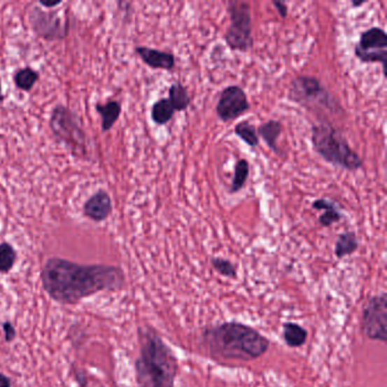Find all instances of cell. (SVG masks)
I'll return each mask as SVG.
<instances>
[{
  "instance_id": "7402d4cb",
  "label": "cell",
  "mask_w": 387,
  "mask_h": 387,
  "mask_svg": "<svg viewBox=\"0 0 387 387\" xmlns=\"http://www.w3.org/2000/svg\"><path fill=\"white\" fill-rule=\"evenodd\" d=\"M235 135L248 144L251 149H255L259 146V136L253 124L250 123L249 120H241L235 125Z\"/></svg>"
},
{
  "instance_id": "ba28073f",
  "label": "cell",
  "mask_w": 387,
  "mask_h": 387,
  "mask_svg": "<svg viewBox=\"0 0 387 387\" xmlns=\"http://www.w3.org/2000/svg\"><path fill=\"white\" fill-rule=\"evenodd\" d=\"M31 29L36 36L47 41H59L69 36V18L62 16L58 10L45 9L36 3L27 13Z\"/></svg>"
},
{
  "instance_id": "30bf717a",
  "label": "cell",
  "mask_w": 387,
  "mask_h": 387,
  "mask_svg": "<svg viewBox=\"0 0 387 387\" xmlns=\"http://www.w3.org/2000/svg\"><path fill=\"white\" fill-rule=\"evenodd\" d=\"M354 55L361 63H379L386 78L387 34L384 29L372 27L363 32L354 47Z\"/></svg>"
},
{
  "instance_id": "277c9868",
  "label": "cell",
  "mask_w": 387,
  "mask_h": 387,
  "mask_svg": "<svg viewBox=\"0 0 387 387\" xmlns=\"http://www.w3.org/2000/svg\"><path fill=\"white\" fill-rule=\"evenodd\" d=\"M311 143L314 150L330 165L349 171L363 167L361 157L350 147L344 134L328 122L312 127Z\"/></svg>"
},
{
  "instance_id": "ffe728a7",
  "label": "cell",
  "mask_w": 387,
  "mask_h": 387,
  "mask_svg": "<svg viewBox=\"0 0 387 387\" xmlns=\"http://www.w3.org/2000/svg\"><path fill=\"white\" fill-rule=\"evenodd\" d=\"M40 74L32 67H23L16 71L14 74V83L20 90L30 92L34 89L36 82L39 81Z\"/></svg>"
},
{
  "instance_id": "9a60e30c",
  "label": "cell",
  "mask_w": 387,
  "mask_h": 387,
  "mask_svg": "<svg viewBox=\"0 0 387 387\" xmlns=\"http://www.w3.org/2000/svg\"><path fill=\"white\" fill-rule=\"evenodd\" d=\"M96 111L101 118L102 132H108L118 123L122 114V105L118 100H109L106 104H97Z\"/></svg>"
},
{
  "instance_id": "ac0fdd59",
  "label": "cell",
  "mask_w": 387,
  "mask_h": 387,
  "mask_svg": "<svg viewBox=\"0 0 387 387\" xmlns=\"http://www.w3.org/2000/svg\"><path fill=\"white\" fill-rule=\"evenodd\" d=\"M359 249V240L354 232H344L337 237L334 253L337 258L343 259L348 255H351Z\"/></svg>"
},
{
  "instance_id": "3957f363",
  "label": "cell",
  "mask_w": 387,
  "mask_h": 387,
  "mask_svg": "<svg viewBox=\"0 0 387 387\" xmlns=\"http://www.w3.org/2000/svg\"><path fill=\"white\" fill-rule=\"evenodd\" d=\"M140 352L135 360L138 387H174L178 363L174 352L150 326L139 328Z\"/></svg>"
},
{
  "instance_id": "4fadbf2b",
  "label": "cell",
  "mask_w": 387,
  "mask_h": 387,
  "mask_svg": "<svg viewBox=\"0 0 387 387\" xmlns=\"http://www.w3.org/2000/svg\"><path fill=\"white\" fill-rule=\"evenodd\" d=\"M134 50L139 57L141 58L142 62L150 69L173 71L176 65L174 55L169 51L150 48L146 45H138L135 47Z\"/></svg>"
},
{
  "instance_id": "5bb4252c",
  "label": "cell",
  "mask_w": 387,
  "mask_h": 387,
  "mask_svg": "<svg viewBox=\"0 0 387 387\" xmlns=\"http://www.w3.org/2000/svg\"><path fill=\"white\" fill-rule=\"evenodd\" d=\"M283 125L279 120H269L261 124L257 129L258 136L262 139V141L267 144V147L277 156H283V153L277 146V140L279 135L282 134Z\"/></svg>"
},
{
  "instance_id": "6da1fadb",
  "label": "cell",
  "mask_w": 387,
  "mask_h": 387,
  "mask_svg": "<svg viewBox=\"0 0 387 387\" xmlns=\"http://www.w3.org/2000/svg\"><path fill=\"white\" fill-rule=\"evenodd\" d=\"M41 282L47 295L62 304H76L104 291H120L125 274L118 266L81 265L59 257L45 261Z\"/></svg>"
},
{
  "instance_id": "cb8c5ba5",
  "label": "cell",
  "mask_w": 387,
  "mask_h": 387,
  "mask_svg": "<svg viewBox=\"0 0 387 387\" xmlns=\"http://www.w3.org/2000/svg\"><path fill=\"white\" fill-rule=\"evenodd\" d=\"M211 266L222 276L228 277V279H235L237 277V267L232 261L227 260V259L213 257L211 259Z\"/></svg>"
},
{
  "instance_id": "e0dca14e",
  "label": "cell",
  "mask_w": 387,
  "mask_h": 387,
  "mask_svg": "<svg viewBox=\"0 0 387 387\" xmlns=\"http://www.w3.org/2000/svg\"><path fill=\"white\" fill-rule=\"evenodd\" d=\"M283 339L290 348H300L308 339V332L301 325L286 323L283 325Z\"/></svg>"
},
{
  "instance_id": "83f0119b",
  "label": "cell",
  "mask_w": 387,
  "mask_h": 387,
  "mask_svg": "<svg viewBox=\"0 0 387 387\" xmlns=\"http://www.w3.org/2000/svg\"><path fill=\"white\" fill-rule=\"evenodd\" d=\"M38 5L43 9H54L63 5V1H39Z\"/></svg>"
},
{
  "instance_id": "7a4b0ae2",
  "label": "cell",
  "mask_w": 387,
  "mask_h": 387,
  "mask_svg": "<svg viewBox=\"0 0 387 387\" xmlns=\"http://www.w3.org/2000/svg\"><path fill=\"white\" fill-rule=\"evenodd\" d=\"M202 343L211 357L225 360H255L269 349L267 337L237 321L206 328L202 334Z\"/></svg>"
},
{
  "instance_id": "9c48e42d",
  "label": "cell",
  "mask_w": 387,
  "mask_h": 387,
  "mask_svg": "<svg viewBox=\"0 0 387 387\" xmlns=\"http://www.w3.org/2000/svg\"><path fill=\"white\" fill-rule=\"evenodd\" d=\"M361 330L372 341L386 343L387 295L386 293L370 297L363 307Z\"/></svg>"
},
{
  "instance_id": "8fae6325",
  "label": "cell",
  "mask_w": 387,
  "mask_h": 387,
  "mask_svg": "<svg viewBox=\"0 0 387 387\" xmlns=\"http://www.w3.org/2000/svg\"><path fill=\"white\" fill-rule=\"evenodd\" d=\"M251 108L246 91L240 85H228L223 89L216 106L218 120L224 123L235 120Z\"/></svg>"
},
{
  "instance_id": "5b68a950",
  "label": "cell",
  "mask_w": 387,
  "mask_h": 387,
  "mask_svg": "<svg viewBox=\"0 0 387 387\" xmlns=\"http://www.w3.org/2000/svg\"><path fill=\"white\" fill-rule=\"evenodd\" d=\"M49 129L57 142L64 144L73 156L82 160L89 158V140L76 111L66 106H56L51 111Z\"/></svg>"
},
{
  "instance_id": "d6986e66",
  "label": "cell",
  "mask_w": 387,
  "mask_h": 387,
  "mask_svg": "<svg viewBox=\"0 0 387 387\" xmlns=\"http://www.w3.org/2000/svg\"><path fill=\"white\" fill-rule=\"evenodd\" d=\"M175 111L169 98H160L151 107V120L157 125H166L174 118Z\"/></svg>"
},
{
  "instance_id": "2e32d148",
  "label": "cell",
  "mask_w": 387,
  "mask_h": 387,
  "mask_svg": "<svg viewBox=\"0 0 387 387\" xmlns=\"http://www.w3.org/2000/svg\"><path fill=\"white\" fill-rule=\"evenodd\" d=\"M169 99L175 113H183L191 105L189 91L181 82L176 81L169 87Z\"/></svg>"
},
{
  "instance_id": "d4e9b609",
  "label": "cell",
  "mask_w": 387,
  "mask_h": 387,
  "mask_svg": "<svg viewBox=\"0 0 387 387\" xmlns=\"http://www.w3.org/2000/svg\"><path fill=\"white\" fill-rule=\"evenodd\" d=\"M342 218V213L339 211V206L335 204L333 207L326 209V211H324V213H321V216H319L318 222L323 227H330V226L341 222Z\"/></svg>"
},
{
  "instance_id": "f1b7e54d",
  "label": "cell",
  "mask_w": 387,
  "mask_h": 387,
  "mask_svg": "<svg viewBox=\"0 0 387 387\" xmlns=\"http://www.w3.org/2000/svg\"><path fill=\"white\" fill-rule=\"evenodd\" d=\"M0 387H12V381L3 374H0Z\"/></svg>"
},
{
  "instance_id": "44dd1931",
  "label": "cell",
  "mask_w": 387,
  "mask_h": 387,
  "mask_svg": "<svg viewBox=\"0 0 387 387\" xmlns=\"http://www.w3.org/2000/svg\"><path fill=\"white\" fill-rule=\"evenodd\" d=\"M250 175V164L246 160H239L235 162L234 175L232 178L231 186L228 192L231 195L240 192L241 190L246 186V181L249 178Z\"/></svg>"
},
{
  "instance_id": "603a6c76",
  "label": "cell",
  "mask_w": 387,
  "mask_h": 387,
  "mask_svg": "<svg viewBox=\"0 0 387 387\" xmlns=\"http://www.w3.org/2000/svg\"><path fill=\"white\" fill-rule=\"evenodd\" d=\"M17 253L12 244L8 242L0 244V273L6 274L12 270L15 265Z\"/></svg>"
},
{
  "instance_id": "8992f818",
  "label": "cell",
  "mask_w": 387,
  "mask_h": 387,
  "mask_svg": "<svg viewBox=\"0 0 387 387\" xmlns=\"http://www.w3.org/2000/svg\"><path fill=\"white\" fill-rule=\"evenodd\" d=\"M288 98L292 102L308 109H328L330 113H337L343 109L339 101L315 76H295L290 83Z\"/></svg>"
},
{
  "instance_id": "52a82bcc",
  "label": "cell",
  "mask_w": 387,
  "mask_h": 387,
  "mask_svg": "<svg viewBox=\"0 0 387 387\" xmlns=\"http://www.w3.org/2000/svg\"><path fill=\"white\" fill-rule=\"evenodd\" d=\"M227 12L231 24L224 34L226 45L231 50L249 52L255 45L250 3L231 0L227 3Z\"/></svg>"
},
{
  "instance_id": "484cf974",
  "label": "cell",
  "mask_w": 387,
  "mask_h": 387,
  "mask_svg": "<svg viewBox=\"0 0 387 387\" xmlns=\"http://www.w3.org/2000/svg\"><path fill=\"white\" fill-rule=\"evenodd\" d=\"M3 333H5V341L7 343L13 342L16 337V330L10 321H5L3 325Z\"/></svg>"
},
{
  "instance_id": "f546056e",
  "label": "cell",
  "mask_w": 387,
  "mask_h": 387,
  "mask_svg": "<svg viewBox=\"0 0 387 387\" xmlns=\"http://www.w3.org/2000/svg\"><path fill=\"white\" fill-rule=\"evenodd\" d=\"M368 3V0H359V1H357V0H352L351 6L353 7V8H359V7H363V5H366V3Z\"/></svg>"
},
{
  "instance_id": "4316f807",
  "label": "cell",
  "mask_w": 387,
  "mask_h": 387,
  "mask_svg": "<svg viewBox=\"0 0 387 387\" xmlns=\"http://www.w3.org/2000/svg\"><path fill=\"white\" fill-rule=\"evenodd\" d=\"M273 6L276 8L277 13L282 18H286L288 15V5L284 1H279V0H273L272 1Z\"/></svg>"
},
{
  "instance_id": "4dcf8cb0",
  "label": "cell",
  "mask_w": 387,
  "mask_h": 387,
  "mask_svg": "<svg viewBox=\"0 0 387 387\" xmlns=\"http://www.w3.org/2000/svg\"><path fill=\"white\" fill-rule=\"evenodd\" d=\"M5 100V94L3 92V85H1V80H0V102H3Z\"/></svg>"
},
{
  "instance_id": "7c38bea8",
  "label": "cell",
  "mask_w": 387,
  "mask_h": 387,
  "mask_svg": "<svg viewBox=\"0 0 387 387\" xmlns=\"http://www.w3.org/2000/svg\"><path fill=\"white\" fill-rule=\"evenodd\" d=\"M113 213V200L105 190H98L83 204V215L92 222H105Z\"/></svg>"
}]
</instances>
